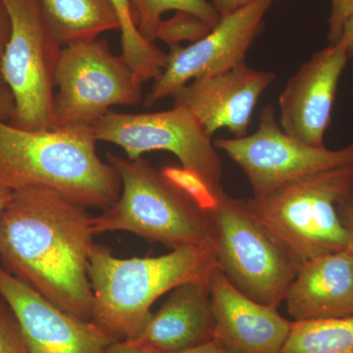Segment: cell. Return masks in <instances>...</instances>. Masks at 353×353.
<instances>
[{
	"mask_svg": "<svg viewBox=\"0 0 353 353\" xmlns=\"http://www.w3.org/2000/svg\"><path fill=\"white\" fill-rule=\"evenodd\" d=\"M90 219L85 206L41 187L13 192L0 213V257L6 266L51 303L87 321L92 308Z\"/></svg>",
	"mask_w": 353,
	"mask_h": 353,
	"instance_id": "obj_1",
	"label": "cell"
},
{
	"mask_svg": "<svg viewBox=\"0 0 353 353\" xmlns=\"http://www.w3.org/2000/svg\"><path fill=\"white\" fill-rule=\"evenodd\" d=\"M97 141L92 126L29 131L0 118V185L12 192L48 188L85 208L105 210L122 185L97 154Z\"/></svg>",
	"mask_w": 353,
	"mask_h": 353,
	"instance_id": "obj_2",
	"label": "cell"
},
{
	"mask_svg": "<svg viewBox=\"0 0 353 353\" xmlns=\"http://www.w3.org/2000/svg\"><path fill=\"white\" fill-rule=\"evenodd\" d=\"M214 250L183 246L157 257L118 259L105 246L90 252L88 278L92 290V321L116 341L137 338L166 292L192 280L209 279L217 267Z\"/></svg>",
	"mask_w": 353,
	"mask_h": 353,
	"instance_id": "obj_3",
	"label": "cell"
},
{
	"mask_svg": "<svg viewBox=\"0 0 353 353\" xmlns=\"http://www.w3.org/2000/svg\"><path fill=\"white\" fill-rule=\"evenodd\" d=\"M120 176L118 201L90 219L95 234L123 231L157 241L171 250L183 246L213 248L210 215L143 158L125 159L106 152Z\"/></svg>",
	"mask_w": 353,
	"mask_h": 353,
	"instance_id": "obj_4",
	"label": "cell"
},
{
	"mask_svg": "<svg viewBox=\"0 0 353 353\" xmlns=\"http://www.w3.org/2000/svg\"><path fill=\"white\" fill-rule=\"evenodd\" d=\"M353 192V166L304 176L261 199L248 210L297 263L347 250L339 204Z\"/></svg>",
	"mask_w": 353,
	"mask_h": 353,
	"instance_id": "obj_5",
	"label": "cell"
},
{
	"mask_svg": "<svg viewBox=\"0 0 353 353\" xmlns=\"http://www.w3.org/2000/svg\"><path fill=\"white\" fill-rule=\"evenodd\" d=\"M209 215L216 259L228 280L253 301L278 308L301 265L253 217L245 199L222 189Z\"/></svg>",
	"mask_w": 353,
	"mask_h": 353,
	"instance_id": "obj_6",
	"label": "cell"
},
{
	"mask_svg": "<svg viewBox=\"0 0 353 353\" xmlns=\"http://www.w3.org/2000/svg\"><path fill=\"white\" fill-rule=\"evenodd\" d=\"M10 36L1 76L15 104L11 124L29 131L53 129L55 70L62 46L44 17L39 0H1Z\"/></svg>",
	"mask_w": 353,
	"mask_h": 353,
	"instance_id": "obj_7",
	"label": "cell"
},
{
	"mask_svg": "<svg viewBox=\"0 0 353 353\" xmlns=\"http://www.w3.org/2000/svg\"><path fill=\"white\" fill-rule=\"evenodd\" d=\"M52 124L92 126L116 105L143 102V82L105 41L64 46L55 70Z\"/></svg>",
	"mask_w": 353,
	"mask_h": 353,
	"instance_id": "obj_8",
	"label": "cell"
},
{
	"mask_svg": "<svg viewBox=\"0 0 353 353\" xmlns=\"http://www.w3.org/2000/svg\"><path fill=\"white\" fill-rule=\"evenodd\" d=\"M213 145L241 167L254 199L268 196L304 176L353 166V143L341 150L301 143L281 128L271 104L262 108L259 129L253 134L216 139Z\"/></svg>",
	"mask_w": 353,
	"mask_h": 353,
	"instance_id": "obj_9",
	"label": "cell"
},
{
	"mask_svg": "<svg viewBox=\"0 0 353 353\" xmlns=\"http://www.w3.org/2000/svg\"><path fill=\"white\" fill-rule=\"evenodd\" d=\"M97 141L122 148L129 160L145 152L173 153L183 168L194 172L213 190L222 189L223 169L212 138L182 106L155 113L108 111L92 125Z\"/></svg>",
	"mask_w": 353,
	"mask_h": 353,
	"instance_id": "obj_10",
	"label": "cell"
},
{
	"mask_svg": "<svg viewBox=\"0 0 353 353\" xmlns=\"http://www.w3.org/2000/svg\"><path fill=\"white\" fill-rule=\"evenodd\" d=\"M276 0H254L221 18L203 39L170 48L166 66L143 101L152 108L201 77L217 75L245 62L246 53L263 29L265 15Z\"/></svg>",
	"mask_w": 353,
	"mask_h": 353,
	"instance_id": "obj_11",
	"label": "cell"
},
{
	"mask_svg": "<svg viewBox=\"0 0 353 353\" xmlns=\"http://www.w3.org/2000/svg\"><path fill=\"white\" fill-rule=\"evenodd\" d=\"M0 296L17 321L27 353H105L116 341L94 321L65 312L2 267Z\"/></svg>",
	"mask_w": 353,
	"mask_h": 353,
	"instance_id": "obj_12",
	"label": "cell"
},
{
	"mask_svg": "<svg viewBox=\"0 0 353 353\" xmlns=\"http://www.w3.org/2000/svg\"><path fill=\"white\" fill-rule=\"evenodd\" d=\"M350 59L345 36L317 51L288 81L279 97L280 126L289 136L322 148L336 90Z\"/></svg>",
	"mask_w": 353,
	"mask_h": 353,
	"instance_id": "obj_13",
	"label": "cell"
},
{
	"mask_svg": "<svg viewBox=\"0 0 353 353\" xmlns=\"http://www.w3.org/2000/svg\"><path fill=\"white\" fill-rule=\"evenodd\" d=\"M276 77L274 72L252 69L243 62L183 85L172 95L174 106L187 108L211 138L221 129L241 138L246 136L260 97Z\"/></svg>",
	"mask_w": 353,
	"mask_h": 353,
	"instance_id": "obj_14",
	"label": "cell"
},
{
	"mask_svg": "<svg viewBox=\"0 0 353 353\" xmlns=\"http://www.w3.org/2000/svg\"><path fill=\"white\" fill-rule=\"evenodd\" d=\"M214 339L230 353H281L292 323L278 308L246 296L216 267L210 277Z\"/></svg>",
	"mask_w": 353,
	"mask_h": 353,
	"instance_id": "obj_15",
	"label": "cell"
},
{
	"mask_svg": "<svg viewBox=\"0 0 353 353\" xmlns=\"http://www.w3.org/2000/svg\"><path fill=\"white\" fill-rule=\"evenodd\" d=\"M214 334L210 278L199 279L176 287L139 336L122 341L143 350L173 353L203 345Z\"/></svg>",
	"mask_w": 353,
	"mask_h": 353,
	"instance_id": "obj_16",
	"label": "cell"
},
{
	"mask_svg": "<svg viewBox=\"0 0 353 353\" xmlns=\"http://www.w3.org/2000/svg\"><path fill=\"white\" fill-rule=\"evenodd\" d=\"M294 321L353 316V257L348 250L301 265L285 297Z\"/></svg>",
	"mask_w": 353,
	"mask_h": 353,
	"instance_id": "obj_17",
	"label": "cell"
},
{
	"mask_svg": "<svg viewBox=\"0 0 353 353\" xmlns=\"http://www.w3.org/2000/svg\"><path fill=\"white\" fill-rule=\"evenodd\" d=\"M44 17L62 48L94 41L119 30L120 21L110 0H39Z\"/></svg>",
	"mask_w": 353,
	"mask_h": 353,
	"instance_id": "obj_18",
	"label": "cell"
},
{
	"mask_svg": "<svg viewBox=\"0 0 353 353\" xmlns=\"http://www.w3.org/2000/svg\"><path fill=\"white\" fill-rule=\"evenodd\" d=\"M281 353H353V316L292 322Z\"/></svg>",
	"mask_w": 353,
	"mask_h": 353,
	"instance_id": "obj_19",
	"label": "cell"
},
{
	"mask_svg": "<svg viewBox=\"0 0 353 353\" xmlns=\"http://www.w3.org/2000/svg\"><path fill=\"white\" fill-rule=\"evenodd\" d=\"M120 21L122 57L143 83L157 80L166 66L167 53L145 41L132 20L130 0H110Z\"/></svg>",
	"mask_w": 353,
	"mask_h": 353,
	"instance_id": "obj_20",
	"label": "cell"
},
{
	"mask_svg": "<svg viewBox=\"0 0 353 353\" xmlns=\"http://www.w3.org/2000/svg\"><path fill=\"white\" fill-rule=\"evenodd\" d=\"M130 6L139 34L152 43H154L162 15L167 11L192 14L212 29L221 20L215 7L206 0H130Z\"/></svg>",
	"mask_w": 353,
	"mask_h": 353,
	"instance_id": "obj_21",
	"label": "cell"
},
{
	"mask_svg": "<svg viewBox=\"0 0 353 353\" xmlns=\"http://www.w3.org/2000/svg\"><path fill=\"white\" fill-rule=\"evenodd\" d=\"M160 172L169 182L196 202L202 210L210 213L217 206L218 194L223 188L219 190H213L201 176L182 166H167Z\"/></svg>",
	"mask_w": 353,
	"mask_h": 353,
	"instance_id": "obj_22",
	"label": "cell"
},
{
	"mask_svg": "<svg viewBox=\"0 0 353 353\" xmlns=\"http://www.w3.org/2000/svg\"><path fill=\"white\" fill-rule=\"evenodd\" d=\"M211 30L210 26L196 16L179 11L170 19L162 20L155 41L159 39L171 48L181 46L183 41L196 43L208 34Z\"/></svg>",
	"mask_w": 353,
	"mask_h": 353,
	"instance_id": "obj_23",
	"label": "cell"
},
{
	"mask_svg": "<svg viewBox=\"0 0 353 353\" xmlns=\"http://www.w3.org/2000/svg\"><path fill=\"white\" fill-rule=\"evenodd\" d=\"M0 353H27L15 317L11 319L2 310H0Z\"/></svg>",
	"mask_w": 353,
	"mask_h": 353,
	"instance_id": "obj_24",
	"label": "cell"
},
{
	"mask_svg": "<svg viewBox=\"0 0 353 353\" xmlns=\"http://www.w3.org/2000/svg\"><path fill=\"white\" fill-rule=\"evenodd\" d=\"M328 41L336 43L343 34L345 26L353 17V0H331Z\"/></svg>",
	"mask_w": 353,
	"mask_h": 353,
	"instance_id": "obj_25",
	"label": "cell"
},
{
	"mask_svg": "<svg viewBox=\"0 0 353 353\" xmlns=\"http://www.w3.org/2000/svg\"><path fill=\"white\" fill-rule=\"evenodd\" d=\"M339 212L348 234L347 250L353 257V192L340 202Z\"/></svg>",
	"mask_w": 353,
	"mask_h": 353,
	"instance_id": "obj_26",
	"label": "cell"
},
{
	"mask_svg": "<svg viewBox=\"0 0 353 353\" xmlns=\"http://www.w3.org/2000/svg\"><path fill=\"white\" fill-rule=\"evenodd\" d=\"M10 19L6 7L0 0V88L6 87L1 76V61L9 36H10Z\"/></svg>",
	"mask_w": 353,
	"mask_h": 353,
	"instance_id": "obj_27",
	"label": "cell"
},
{
	"mask_svg": "<svg viewBox=\"0 0 353 353\" xmlns=\"http://www.w3.org/2000/svg\"><path fill=\"white\" fill-rule=\"evenodd\" d=\"M253 1L254 0H213V6L222 18L236 12Z\"/></svg>",
	"mask_w": 353,
	"mask_h": 353,
	"instance_id": "obj_28",
	"label": "cell"
},
{
	"mask_svg": "<svg viewBox=\"0 0 353 353\" xmlns=\"http://www.w3.org/2000/svg\"><path fill=\"white\" fill-rule=\"evenodd\" d=\"M15 110V104L10 90L7 87L0 88V118L6 120V118L12 117Z\"/></svg>",
	"mask_w": 353,
	"mask_h": 353,
	"instance_id": "obj_29",
	"label": "cell"
},
{
	"mask_svg": "<svg viewBox=\"0 0 353 353\" xmlns=\"http://www.w3.org/2000/svg\"><path fill=\"white\" fill-rule=\"evenodd\" d=\"M148 353H162L157 352H150V350H145ZM173 353H230L228 352L226 348L223 347L222 345L216 340L208 341V343H203V345H199L196 347L190 348V350H183V352H173Z\"/></svg>",
	"mask_w": 353,
	"mask_h": 353,
	"instance_id": "obj_30",
	"label": "cell"
},
{
	"mask_svg": "<svg viewBox=\"0 0 353 353\" xmlns=\"http://www.w3.org/2000/svg\"><path fill=\"white\" fill-rule=\"evenodd\" d=\"M105 353H148L141 348L131 347L123 341H114Z\"/></svg>",
	"mask_w": 353,
	"mask_h": 353,
	"instance_id": "obj_31",
	"label": "cell"
},
{
	"mask_svg": "<svg viewBox=\"0 0 353 353\" xmlns=\"http://www.w3.org/2000/svg\"><path fill=\"white\" fill-rule=\"evenodd\" d=\"M347 39L348 51H350V58L353 57V17L347 21V24L343 29V34Z\"/></svg>",
	"mask_w": 353,
	"mask_h": 353,
	"instance_id": "obj_32",
	"label": "cell"
}]
</instances>
